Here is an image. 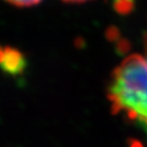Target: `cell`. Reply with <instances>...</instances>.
Segmentation results:
<instances>
[{
    "instance_id": "cell-3",
    "label": "cell",
    "mask_w": 147,
    "mask_h": 147,
    "mask_svg": "<svg viewBox=\"0 0 147 147\" xmlns=\"http://www.w3.org/2000/svg\"><path fill=\"white\" fill-rule=\"evenodd\" d=\"M115 8L119 13L126 14L134 8V0H115Z\"/></svg>"
},
{
    "instance_id": "cell-4",
    "label": "cell",
    "mask_w": 147,
    "mask_h": 147,
    "mask_svg": "<svg viewBox=\"0 0 147 147\" xmlns=\"http://www.w3.org/2000/svg\"><path fill=\"white\" fill-rule=\"evenodd\" d=\"M5 1L18 7H31V5H37L42 0H5Z\"/></svg>"
},
{
    "instance_id": "cell-5",
    "label": "cell",
    "mask_w": 147,
    "mask_h": 147,
    "mask_svg": "<svg viewBox=\"0 0 147 147\" xmlns=\"http://www.w3.org/2000/svg\"><path fill=\"white\" fill-rule=\"evenodd\" d=\"M63 1H67V2H84L86 0H63Z\"/></svg>"
},
{
    "instance_id": "cell-1",
    "label": "cell",
    "mask_w": 147,
    "mask_h": 147,
    "mask_svg": "<svg viewBox=\"0 0 147 147\" xmlns=\"http://www.w3.org/2000/svg\"><path fill=\"white\" fill-rule=\"evenodd\" d=\"M107 95L113 113L147 127V45L145 55H129L113 70Z\"/></svg>"
},
{
    "instance_id": "cell-2",
    "label": "cell",
    "mask_w": 147,
    "mask_h": 147,
    "mask_svg": "<svg viewBox=\"0 0 147 147\" xmlns=\"http://www.w3.org/2000/svg\"><path fill=\"white\" fill-rule=\"evenodd\" d=\"M0 68L10 75H19L26 68V60L18 49L0 46Z\"/></svg>"
}]
</instances>
